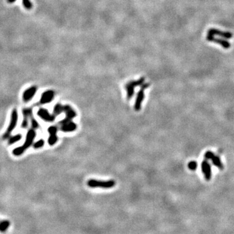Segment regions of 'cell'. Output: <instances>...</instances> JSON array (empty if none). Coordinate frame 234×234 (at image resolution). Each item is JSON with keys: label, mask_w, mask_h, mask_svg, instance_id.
<instances>
[{"label": "cell", "mask_w": 234, "mask_h": 234, "mask_svg": "<svg viewBox=\"0 0 234 234\" xmlns=\"http://www.w3.org/2000/svg\"><path fill=\"white\" fill-rule=\"evenodd\" d=\"M87 185L90 188L111 189L116 185V182L113 180H98L90 179L87 181Z\"/></svg>", "instance_id": "1"}, {"label": "cell", "mask_w": 234, "mask_h": 234, "mask_svg": "<svg viewBox=\"0 0 234 234\" xmlns=\"http://www.w3.org/2000/svg\"><path fill=\"white\" fill-rule=\"evenodd\" d=\"M18 121V112L16 109H14L11 112L10 122L7 127V130H6V131L3 135V139L5 140V139H7L11 137V133L13 132L14 128L17 126Z\"/></svg>", "instance_id": "2"}, {"label": "cell", "mask_w": 234, "mask_h": 234, "mask_svg": "<svg viewBox=\"0 0 234 234\" xmlns=\"http://www.w3.org/2000/svg\"><path fill=\"white\" fill-rule=\"evenodd\" d=\"M145 79L144 78H141L136 81H131L128 82L125 85V88L127 92V98L128 100H130L133 96L135 94V88L141 86L144 83Z\"/></svg>", "instance_id": "3"}, {"label": "cell", "mask_w": 234, "mask_h": 234, "mask_svg": "<svg viewBox=\"0 0 234 234\" xmlns=\"http://www.w3.org/2000/svg\"><path fill=\"white\" fill-rule=\"evenodd\" d=\"M149 86V83H144L141 85V88L138 92L134 104V109L136 111H139L141 109L142 103L144 99V90L146 89Z\"/></svg>", "instance_id": "4"}, {"label": "cell", "mask_w": 234, "mask_h": 234, "mask_svg": "<svg viewBox=\"0 0 234 234\" xmlns=\"http://www.w3.org/2000/svg\"><path fill=\"white\" fill-rule=\"evenodd\" d=\"M63 112H64L65 115H66V117H65V118L63 120L61 121L60 124H63L67 122H70V121H72V120L74 119V118L77 116V113L76 111L70 105L66 104L64 105Z\"/></svg>", "instance_id": "5"}, {"label": "cell", "mask_w": 234, "mask_h": 234, "mask_svg": "<svg viewBox=\"0 0 234 234\" xmlns=\"http://www.w3.org/2000/svg\"><path fill=\"white\" fill-rule=\"evenodd\" d=\"M35 137H36V131H35V129L32 128L29 129L26 134V137L24 143H23L22 146L23 150L25 151L27 149H28L29 147H31L32 146V144L33 143V141L35 139Z\"/></svg>", "instance_id": "6"}, {"label": "cell", "mask_w": 234, "mask_h": 234, "mask_svg": "<svg viewBox=\"0 0 234 234\" xmlns=\"http://www.w3.org/2000/svg\"><path fill=\"white\" fill-rule=\"evenodd\" d=\"M204 156H205V158L206 159L211 160L213 163V164L214 165L215 167L220 168V169H223L224 168V166L223 163H222L220 158H219L218 156H216L214 153L211 152V151H208V152H206Z\"/></svg>", "instance_id": "7"}, {"label": "cell", "mask_w": 234, "mask_h": 234, "mask_svg": "<svg viewBox=\"0 0 234 234\" xmlns=\"http://www.w3.org/2000/svg\"><path fill=\"white\" fill-rule=\"evenodd\" d=\"M37 115L47 122H52L55 120V115L50 114L46 109L40 108L37 111Z\"/></svg>", "instance_id": "8"}, {"label": "cell", "mask_w": 234, "mask_h": 234, "mask_svg": "<svg viewBox=\"0 0 234 234\" xmlns=\"http://www.w3.org/2000/svg\"><path fill=\"white\" fill-rule=\"evenodd\" d=\"M48 131L49 134V137L48 141V144L50 146H53V145L57 143L58 141V137L57 135L58 129L56 126H52L49 127V128L48 129Z\"/></svg>", "instance_id": "9"}, {"label": "cell", "mask_w": 234, "mask_h": 234, "mask_svg": "<svg viewBox=\"0 0 234 234\" xmlns=\"http://www.w3.org/2000/svg\"><path fill=\"white\" fill-rule=\"evenodd\" d=\"M201 168H202V173L204 174L205 178L207 180H210L211 178V165H210L209 163L208 162V159H205L202 162L201 164Z\"/></svg>", "instance_id": "10"}, {"label": "cell", "mask_w": 234, "mask_h": 234, "mask_svg": "<svg viewBox=\"0 0 234 234\" xmlns=\"http://www.w3.org/2000/svg\"><path fill=\"white\" fill-rule=\"evenodd\" d=\"M55 97V92L52 90H46L42 94L40 100V103L41 104H46V103H50L53 100Z\"/></svg>", "instance_id": "11"}, {"label": "cell", "mask_w": 234, "mask_h": 234, "mask_svg": "<svg viewBox=\"0 0 234 234\" xmlns=\"http://www.w3.org/2000/svg\"><path fill=\"white\" fill-rule=\"evenodd\" d=\"M37 91V87H35V86H32V87L28 88V89H26L24 92H23V95H22V98L23 100L25 102H28L33 99L36 94Z\"/></svg>", "instance_id": "12"}, {"label": "cell", "mask_w": 234, "mask_h": 234, "mask_svg": "<svg viewBox=\"0 0 234 234\" xmlns=\"http://www.w3.org/2000/svg\"><path fill=\"white\" fill-rule=\"evenodd\" d=\"M206 39L210 41V42L219 44L225 49H228L230 48V46H231L230 43L229 42H228L227 40H224V39H221V38H215V37H214V36H212V35H207Z\"/></svg>", "instance_id": "13"}, {"label": "cell", "mask_w": 234, "mask_h": 234, "mask_svg": "<svg viewBox=\"0 0 234 234\" xmlns=\"http://www.w3.org/2000/svg\"><path fill=\"white\" fill-rule=\"evenodd\" d=\"M208 35H212V36H215V35H218V36H221V37L225 38H227V39L231 38L233 36L232 33L222 31L221 30H218V29H209L208 31Z\"/></svg>", "instance_id": "14"}, {"label": "cell", "mask_w": 234, "mask_h": 234, "mask_svg": "<svg viewBox=\"0 0 234 234\" xmlns=\"http://www.w3.org/2000/svg\"><path fill=\"white\" fill-rule=\"evenodd\" d=\"M60 124H61V128H60L61 131L65 133L74 131L77 129L76 124L72 122V121H70V122H67Z\"/></svg>", "instance_id": "15"}, {"label": "cell", "mask_w": 234, "mask_h": 234, "mask_svg": "<svg viewBox=\"0 0 234 234\" xmlns=\"http://www.w3.org/2000/svg\"><path fill=\"white\" fill-rule=\"evenodd\" d=\"M23 120L22 124V127L23 128H26L28 125V121L29 119L32 117L33 116V111L32 109L28 108L24 109L23 110Z\"/></svg>", "instance_id": "16"}, {"label": "cell", "mask_w": 234, "mask_h": 234, "mask_svg": "<svg viewBox=\"0 0 234 234\" xmlns=\"http://www.w3.org/2000/svg\"><path fill=\"white\" fill-rule=\"evenodd\" d=\"M11 225V223L7 220H4L0 221V232H5L8 230Z\"/></svg>", "instance_id": "17"}, {"label": "cell", "mask_w": 234, "mask_h": 234, "mask_svg": "<svg viewBox=\"0 0 234 234\" xmlns=\"http://www.w3.org/2000/svg\"><path fill=\"white\" fill-rule=\"evenodd\" d=\"M63 107L64 105H62L61 103H56L54 106V108H53V115H55V116H58V115H61L63 112Z\"/></svg>", "instance_id": "18"}, {"label": "cell", "mask_w": 234, "mask_h": 234, "mask_svg": "<svg viewBox=\"0 0 234 234\" xmlns=\"http://www.w3.org/2000/svg\"><path fill=\"white\" fill-rule=\"evenodd\" d=\"M22 134H16L15 135H13V136H11L9 138H8V144L11 145V144H13L14 143H17V142H18L19 141H20V139H22Z\"/></svg>", "instance_id": "19"}, {"label": "cell", "mask_w": 234, "mask_h": 234, "mask_svg": "<svg viewBox=\"0 0 234 234\" xmlns=\"http://www.w3.org/2000/svg\"><path fill=\"white\" fill-rule=\"evenodd\" d=\"M25 152V150L23 149V148L22 146L16 147L13 150V155L15 156H20L22 155L23 153Z\"/></svg>", "instance_id": "20"}, {"label": "cell", "mask_w": 234, "mask_h": 234, "mask_svg": "<svg viewBox=\"0 0 234 234\" xmlns=\"http://www.w3.org/2000/svg\"><path fill=\"white\" fill-rule=\"evenodd\" d=\"M44 144H45V142H44V139H40V140L37 141L36 143H35L33 144V146L35 149H39L44 146Z\"/></svg>", "instance_id": "21"}, {"label": "cell", "mask_w": 234, "mask_h": 234, "mask_svg": "<svg viewBox=\"0 0 234 234\" xmlns=\"http://www.w3.org/2000/svg\"><path fill=\"white\" fill-rule=\"evenodd\" d=\"M22 3L23 5V7H24L27 9H31L33 7V4L30 1V0H22Z\"/></svg>", "instance_id": "22"}, {"label": "cell", "mask_w": 234, "mask_h": 234, "mask_svg": "<svg viewBox=\"0 0 234 234\" xmlns=\"http://www.w3.org/2000/svg\"><path fill=\"white\" fill-rule=\"evenodd\" d=\"M188 167L191 170H196V168H197V163L194 161H190L188 164Z\"/></svg>", "instance_id": "23"}, {"label": "cell", "mask_w": 234, "mask_h": 234, "mask_svg": "<svg viewBox=\"0 0 234 234\" xmlns=\"http://www.w3.org/2000/svg\"><path fill=\"white\" fill-rule=\"evenodd\" d=\"M31 126H32L33 128L36 129H38V128H39V124H38V122L34 118H33V117H32V118H31Z\"/></svg>", "instance_id": "24"}, {"label": "cell", "mask_w": 234, "mask_h": 234, "mask_svg": "<svg viewBox=\"0 0 234 234\" xmlns=\"http://www.w3.org/2000/svg\"><path fill=\"white\" fill-rule=\"evenodd\" d=\"M16 1V0H7V2L8 3V4H13V3L15 2Z\"/></svg>", "instance_id": "25"}]
</instances>
